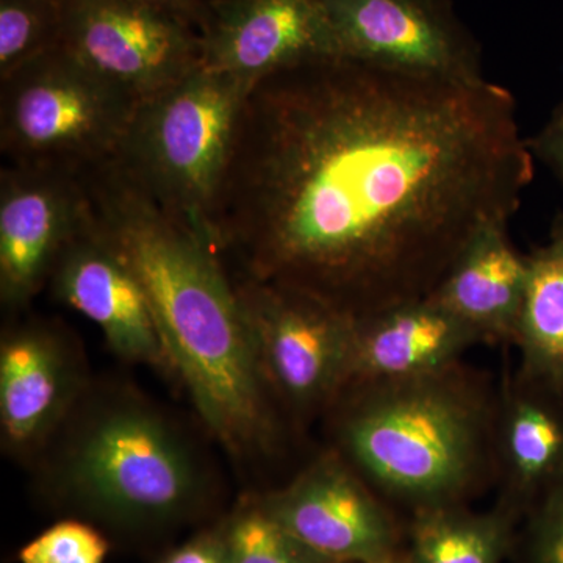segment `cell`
Listing matches in <instances>:
<instances>
[{
	"instance_id": "cell-1",
	"label": "cell",
	"mask_w": 563,
	"mask_h": 563,
	"mask_svg": "<svg viewBox=\"0 0 563 563\" xmlns=\"http://www.w3.org/2000/svg\"><path fill=\"white\" fill-rule=\"evenodd\" d=\"M532 177L507 88L325 58L247 95L211 240L358 320L431 296Z\"/></svg>"
},
{
	"instance_id": "cell-2",
	"label": "cell",
	"mask_w": 563,
	"mask_h": 563,
	"mask_svg": "<svg viewBox=\"0 0 563 563\" xmlns=\"http://www.w3.org/2000/svg\"><path fill=\"white\" fill-rule=\"evenodd\" d=\"M92 218L139 277L169 362L211 431L231 446L269 424L250 322L214 247L117 162L81 174Z\"/></svg>"
},
{
	"instance_id": "cell-3",
	"label": "cell",
	"mask_w": 563,
	"mask_h": 563,
	"mask_svg": "<svg viewBox=\"0 0 563 563\" xmlns=\"http://www.w3.org/2000/svg\"><path fill=\"white\" fill-rule=\"evenodd\" d=\"M339 396L343 457L384 495L420 510L462 504L495 479L499 391L463 362Z\"/></svg>"
},
{
	"instance_id": "cell-4",
	"label": "cell",
	"mask_w": 563,
	"mask_h": 563,
	"mask_svg": "<svg viewBox=\"0 0 563 563\" xmlns=\"http://www.w3.org/2000/svg\"><path fill=\"white\" fill-rule=\"evenodd\" d=\"M250 91L201 66L136 107L114 157L211 246V213Z\"/></svg>"
},
{
	"instance_id": "cell-5",
	"label": "cell",
	"mask_w": 563,
	"mask_h": 563,
	"mask_svg": "<svg viewBox=\"0 0 563 563\" xmlns=\"http://www.w3.org/2000/svg\"><path fill=\"white\" fill-rule=\"evenodd\" d=\"M0 85V147L10 165L76 176L117 157L140 106L62 47Z\"/></svg>"
},
{
	"instance_id": "cell-6",
	"label": "cell",
	"mask_w": 563,
	"mask_h": 563,
	"mask_svg": "<svg viewBox=\"0 0 563 563\" xmlns=\"http://www.w3.org/2000/svg\"><path fill=\"white\" fill-rule=\"evenodd\" d=\"M68 483L92 509L124 521L166 520L198 490L180 440L154 415L136 409L92 422L70 454Z\"/></svg>"
},
{
	"instance_id": "cell-7",
	"label": "cell",
	"mask_w": 563,
	"mask_h": 563,
	"mask_svg": "<svg viewBox=\"0 0 563 563\" xmlns=\"http://www.w3.org/2000/svg\"><path fill=\"white\" fill-rule=\"evenodd\" d=\"M62 49L140 103L202 58L198 29L146 0H63Z\"/></svg>"
},
{
	"instance_id": "cell-8",
	"label": "cell",
	"mask_w": 563,
	"mask_h": 563,
	"mask_svg": "<svg viewBox=\"0 0 563 563\" xmlns=\"http://www.w3.org/2000/svg\"><path fill=\"white\" fill-rule=\"evenodd\" d=\"M235 290L265 379L301 409L336 399L346 384L354 318L307 292L254 277Z\"/></svg>"
},
{
	"instance_id": "cell-9",
	"label": "cell",
	"mask_w": 563,
	"mask_h": 563,
	"mask_svg": "<svg viewBox=\"0 0 563 563\" xmlns=\"http://www.w3.org/2000/svg\"><path fill=\"white\" fill-rule=\"evenodd\" d=\"M336 57L437 79L484 80L479 44L448 0H322Z\"/></svg>"
},
{
	"instance_id": "cell-10",
	"label": "cell",
	"mask_w": 563,
	"mask_h": 563,
	"mask_svg": "<svg viewBox=\"0 0 563 563\" xmlns=\"http://www.w3.org/2000/svg\"><path fill=\"white\" fill-rule=\"evenodd\" d=\"M201 66L252 88L274 74L336 57L322 0H207Z\"/></svg>"
},
{
	"instance_id": "cell-11",
	"label": "cell",
	"mask_w": 563,
	"mask_h": 563,
	"mask_svg": "<svg viewBox=\"0 0 563 563\" xmlns=\"http://www.w3.org/2000/svg\"><path fill=\"white\" fill-rule=\"evenodd\" d=\"M91 217L81 176L9 165L0 176V292L31 301Z\"/></svg>"
},
{
	"instance_id": "cell-12",
	"label": "cell",
	"mask_w": 563,
	"mask_h": 563,
	"mask_svg": "<svg viewBox=\"0 0 563 563\" xmlns=\"http://www.w3.org/2000/svg\"><path fill=\"white\" fill-rule=\"evenodd\" d=\"M262 506L325 561L376 563L396 553L390 514L343 455L314 462Z\"/></svg>"
},
{
	"instance_id": "cell-13",
	"label": "cell",
	"mask_w": 563,
	"mask_h": 563,
	"mask_svg": "<svg viewBox=\"0 0 563 563\" xmlns=\"http://www.w3.org/2000/svg\"><path fill=\"white\" fill-rule=\"evenodd\" d=\"M52 284L63 302L101 328L122 357L158 366L172 363L143 285L92 213L63 252Z\"/></svg>"
},
{
	"instance_id": "cell-14",
	"label": "cell",
	"mask_w": 563,
	"mask_h": 563,
	"mask_svg": "<svg viewBox=\"0 0 563 563\" xmlns=\"http://www.w3.org/2000/svg\"><path fill=\"white\" fill-rule=\"evenodd\" d=\"M477 344L487 342L432 296L399 303L354 320L344 387L442 372Z\"/></svg>"
},
{
	"instance_id": "cell-15",
	"label": "cell",
	"mask_w": 563,
	"mask_h": 563,
	"mask_svg": "<svg viewBox=\"0 0 563 563\" xmlns=\"http://www.w3.org/2000/svg\"><path fill=\"white\" fill-rule=\"evenodd\" d=\"M495 479L499 504L531 510L563 484V393L521 376L506 379L498 398Z\"/></svg>"
},
{
	"instance_id": "cell-16",
	"label": "cell",
	"mask_w": 563,
	"mask_h": 563,
	"mask_svg": "<svg viewBox=\"0 0 563 563\" xmlns=\"http://www.w3.org/2000/svg\"><path fill=\"white\" fill-rule=\"evenodd\" d=\"M526 255L509 236V221L474 233L432 298L468 322L487 344H514L526 287Z\"/></svg>"
},
{
	"instance_id": "cell-17",
	"label": "cell",
	"mask_w": 563,
	"mask_h": 563,
	"mask_svg": "<svg viewBox=\"0 0 563 563\" xmlns=\"http://www.w3.org/2000/svg\"><path fill=\"white\" fill-rule=\"evenodd\" d=\"M68 393V363L49 333L24 329L3 340L0 417L11 442L38 439L60 413Z\"/></svg>"
},
{
	"instance_id": "cell-18",
	"label": "cell",
	"mask_w": 563,
	"mask_h": 563,
	"mask_svg": "<svg viewBox=\"0 0 563 563\" xmlns=\"http://www.w3.org/2000/svg\"><path fill=\"white\" fill-rule=\"evenodd\" d=\"M526 287L515 346L518 376L563 393V211L550 240L526 254Z\"/></svg>"
},
{
	"instance_id": "cell-19",
	"label": "cell",
	"mask_w": 563,
	"mask_h": 563,
	"mask_svg": "<svg viewBox=\"0 0 563 563\" xmlns=\"http://www.w3.org/2000/svg\"><path fill=\"white\" fill-rule=\"evenodd\" d=\"M518 514L498 504L472 512L463 504L415 510L409 563H503Z\"/></svg>"
},
{
	"instance_id": "cell-20",
	"label": "cell",
	"mask_w": 563,
	"mask_h": 563,
	"mask_svg": "<svg viewBox=\"0 0 563 563\" xmlns=\"http://www.w3.org/2000/svg\"><path fill=\"white\" fill-rule=\"evenodd\" d=\"M63 0H0V81L62 47Z\"/></svg>"
},
{
	"instance_id": "cell-21",
	"label": "cell",
	"mask_w": 563,
	"mask_h": 563,
	"mask_svg": "<svg viewBox=\"0 0 563 563\" xmlns=\"http://www.w3.org/2000/svg\"><path fill=\"white\" fill-rule=\"evenodd\" d=\"M225 537L232 563H331L298 542L262 504L235 518Z\"/></svg>"
},
{
	"instance_id": "cell-22",
	"label": "cell",
	"mask_w": 563,
	"mask_h": 563,
	"mask_svg": "<svg viewBox=\"0 0 563 563\" xmlns=\"http://www.w3.org/2000/svg\"><path fill=\"white\" fill-rule=\"evenodd\" d=\"M109 543L91 526L62 521L25 544L21 563H103Z\"/></svg>"
},
{
	"instance_id": "cell-23",
	"label": "cell",
	"mask_w": 563,
	"mask_h": 563,
	"mask_svg": "<svg viewBox=\"0 0 563 563\" xmlns=\"http://www.w3.org/2000/svg\"><path fill=\"white\" fill-rule=\"evenodd\" d=\"M529 514V562L563 563V484L542 496Z\"/></svg>"
},
{
	"instance_id": "cell-24",
	"label": "cell",
	"mask_w": 563,
	"mask_h": 563,
	"mask_svg": "<svg viewBox=\"0 0 563 563\" xmlns=\"http://www.w3.org/2000/svg\"><path fill=\"white\" fill-rule=\"evenodd\" d=\"M526 143L532 157L547 165L563 184V101L555 107L542 131Z\"/></svg>"
},
{
	"instance_id": "cell-25",
	"label": "cell",
	"mask_w": 563,
	"mask_h": 563,
	"mask_svg": "<svg viewBox=\"0 0 563 563\" xmlns=\"http://www.w3.org/2000/svg\"><path fill=\"white\" fill-rule=\"evenodd\" d=\"M162 563H232L228 537L203 536L173 551Z\"/></svg>"
},
{
	"instance_id": "cell-26",
	"label": "cell",
	"mask_w": 563,
	"mask_h": 563,
	"mask_svg": "<svg viewBox=\"0 0 563 563\" xmlns=\"http://www.w3.org/2000/svg\"><path fill=\"white\" fill-rule=\"evenodd\" d=\"M154 5L172 11V13L180 16L181 20L190 22L199 31L201 25L203 9H206V0H146Z\"/></svg>"
},
{
	"instance_id": "cell-27",
	"label": "cell",
	"mask_w": 563,
	"mask_h": 563,
	"mask_svg": "<svg viewBox=\"0 0 563 563\" xmlns=\"http://www.w3.org/2000/svg\"><path fill=\"white\" fill-rule=\"evenodd\" d=\"M376 563H409V559H407V555H401L398 553L388 555V558L383 559V561L376 562Z\"/></svg>"
},
{
	"instance_id": "cell-28",
	"label": "cell",
	"mask_w": 563,
	"mask_h": 563,
	"mask_svg": "<svg viewBox=\"0 0 563 563\" xmlns=\"http://www.w3.org/2000/svg\"><path fill=\"white\" fill-rule=\"evenodd\" d=\"M331 563H344V562H331Z\"/></svg>"
}]
</instances>
